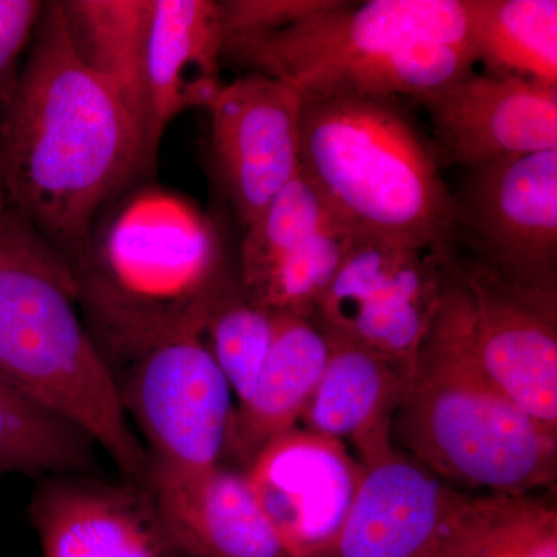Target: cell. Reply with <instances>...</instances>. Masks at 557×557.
Here are the masks:
<instances>
[{
    "mask_svg": "<svg viewBox=\"0 0 557 557\" xmlns=\"http://www.w3.org/2000/svg\"><path fill=\"white\" fill-rule=\"evenodd\" d=\"M149 172L137 121L76 58L60 2H46L0 102V185L11 207L73 277L102 211Z\"/></svg>",
    "mask_w": 557,
    "mask_h": 557,
    "instance_id": "cell-1",
    "label": "cell"
},
{
    "mask_svg": "<svg viewBox=\"0 0 557 557\" xmlns=\"http://www.w3.org/2000/svg\"><path fill=\"white\" fill-rule=\"evenodd\" d=\"M73 282L109 364L132 366L166 341L203 332L234 277L199 205L135 183L102 211Z\"/></svg>",
    "mask_w": 557,
    "mask_h": 557,
    "instance_id": "cell-2",
    "label": "cell"
},
{
    "mask_svg": "<svg viewBox=\"0 0 557 557\" xmlns=\"http://www.w3.org/2000/svg\"><path fill=\"white\" fill-rule=\"evenodd\" d=\"M222 61L281 81L302 100L423 102L478 67L463 0H325L284 27L226 40Z\"/></svg>",
    "mask_w": 557,
    "mask_h": 557,
    "instance_id": "cell-3",
    "label": "cell"
},
{
    "mask_svg": "<svg viewBox=\"0 0 557 557\" xmlns=\"http://www.w3.org/2000/svg\"><path fill=\"white\" fill-rule=\"evenodd\" d=\"M300 170L358 233L454 262V196L398 100H302Z\"/></svg>",
    "mask_w": 557,
    "mask_h": 557,
    "instance_id": "cell-4",
    "label": "cell"
},
{
    "mask_svg": "<svg viewBox=\"0 0 557 557\" xmlns=\"http://www.w3.org/2000/svg\"><path fill=\"white\" fill-rule=\"evenodd\" d=\"M75 304L72 274L49 249L0 259V376L104 449L131 483L146 486L149 453Z\"/></svg>",
    "mask_w": 557,
    "mask_h": 557,
    "instance_id": "cell-5",
    "label": "cell"
},
{
    "mask_svg": "<svg viewBox=\"0 0 557 557\" xmlns=\"http://www.w3.org/2000/svg\"><path fill=\"white\" fill-rule=\"evenodd\" d=\"M397 410L406 445L438 478L505 496L555 478L556 432L480 380L431 333Z\"/></svg>",
    "mask_w": 557,
    "mask_h": 557,
    "instance_id": "cell-6",
    "label": "cell"
},
{
    "mask_svg": "<svg viewBox=\"0 0 557 557\" xmlns=\"http://www.w3.org/2000/svg\"><path fill=\"white\" fill-rule=\"evenodd\" d=\"M556 292L450 270L429 333L548 431L557 429Z\"/></svg>",
    "mask_w": 557,
    "mask_h": 557,
    "instance_id": "cell-7",
    "label": "cell"
},
{
    "mask_svg": "<svg viewBox=\"0 0 557 557\" xmlns=\"http://www.w3.org/2000/svg\"><path fill=\"white\" fill-rule=\"evenodd\" d=\"M454 263L355 231L313 318L332 335L413 362Z\"/></svg>",
    "mask_w": 557,
    "mask_h": 557,
    "instance_id": "cell-8",
    "label": "cell"
},
{
    "mask_svg": "<svg viewBox=\"0 0 557 557\" xmlns=\"http://www.w3.org/2000/svg\"><path fill=\"white\" fill-rule=\"evenodd\" d=\"M454 196V234L482 267L522 287L556 292L557 149L469 170Z\"/></svg>",
    "mask_w": 557,
    "mask_h": 557,
    "instance_id": "cell-9",
    "label": "cell"
},
{
    "mask_svg": "<svg viewBox=\"0 0 557 557\" xmlns=\"http://www.w3.org/2000/svg\"><path fill=\"white\" fill-rule=\"evenodd\" d=\"M121 388L152 461L189 471L218 467L226 450L233 392L201 333L166 341L129 366Z\"/></svg>",
    "mask_w": 557,
    "mask_h": 557,
    "instance_id": "cell-10",
    "label": "cell"
},
{
    "mask_svg": "<svg viewBox=\"0 0 557 557\" xmlns=\"http://www.w3.org/2000/svg\"><path fill=\"white\" fill-rule=\"evenodd\" d=\"M207 110L212 164L245 230L300 170L302 97L281 81L245 73L223 84Z\"/></svg>",
    "mask_w": 557,
    "mask_h": 557,
    "instance_id": "cell-11",
    "label": "cell"
},
{
    "mask_svg": "<svg viewBox=\"0 0 557 557\" xmlns=\"http://www.w3.org/2000/svg\"><path fill=\"white\" fill-rule=\"evenodd\" d=\"M245 475L288 557L332 555L361 475L341 442L289 429Z\"/></svg>",
    "mask_w": 557,
    "mask_h": 557,
    "instance_id": "cell-12",
    "label": "cell"
},
{
    "mask_svg": "<svg viewBox=\"0 0 557 557\" xmlns=\"http://www.w3.org/2000/svg\"><path fill=\"white\" fill-rule=\"evenodd\" d=\"M420 104L437 153L468 170L557 149V87L475 70Z\"/></svg>",
    "mask_w": 557,
    "mask_h": 557,
    "instance_id": "cell-13",
    "label": "cell"
},
{
    "mask_svg": "<svg viewBox=\"0 0 557 557\" xmlns=\"http://www.w3.org/2000/svg\"><path fill=\"white\" fill-rule=\"evenodd\" d=\"M44 557H185L148 487L47 478L32 502Z\"/></svg>",
    "mask_w": 557,
    "mask_h": 557,
    "instance_id": "cell-14",
    "label": "cell"
},
{
    "mask_svg": "<svg viewBox=\"0 0 557 557\" xmlns=\"http://www.w3.org/2000/svg\"><path fill=\"white\" fill-rule=\"evenodd\" d=\"M146 487L185 557H288L245 472L220 465L189 471L150 460Z\"/></svg>",
    "mask_w": 557,
    "mask_h": 557,
    "instance_id": "cell-15",
    "label": "cell"
},
{
    "mask_svg": "<svg viewBox=\"0 0 557 557\" xmlns=\"http://www.w3.org/2000/svg\"><path fill=\"white\" fill-rule=\"evenodd\" d=\"M457 497L423 465L384 450L361 468L330 557H431Z\"/></svg>",
    "mask_w": 557,
    "mask_h": 557,
    "instance_id": "cell-16",
    "label": "cell"
},
{
    "mask_svg": "<svg viewBox=\"0 0 557 557\" xmlns=\"http://www.w3.org/2000/svg\"><path fill=\"white\" fill-rule=\"evenodd\" d=\"M222 27L214 0H152L146 51L145 152L149 171L172 121L208 109L222 89Z\"/></svg>",
    "mask_w": 557,
    "mask_h": 557,
    "instance_id": "cell-17",
    "label": "cell"
},
{
    "mask_svg": "<svg viewBox=\"0 0 557 557\" xmlns=\"http://www.w3.org/2000/svg\"><path fill=\"white\" fill-rule=\"evenodd\" d=\"M329 335V361L302 413L307 431L336 442L354 440L369 460L388 449L387 423L401 403L413 362Z\"/></svg>",
    "mask_w": 557,
    "mask_h": 557,
    "instance_id": "cell-18",
    "label": "cell"
},
{
    "mask_svg": "<svg viewBox=\"0 0 557 557\" xmlns=\"http://www.w3.org/2000/svg\"><path fill=\"white\" fill-rule=\"evenodd\" d=\"M330 350V335L317 319L277 314L258 386L234 409L226 450L249 463L267 443L293 429L317 391Z\"/></svg>",
    "mask_w": 557,
    "mask_h": 557,
    "instance_id": "cell-19",
    "label": "cell"
},
{
    "mask_svg": "<svg viewBox=\"0 0 557 557\" xmlns=\"http://www.w3.org/2000/svg\"><path fill=\"white\" fill-rule=\"evenodd\" d=\"M150 5L152 0L60 2L70 47L83 65L119 95L137 121L143 141Z\"/></svg>",
    "mask_w": 557,
    "mask_h": 557,
    "instance_id": "cell-20",
    "label": "cell"
},
{
    "mask_svg": "<svg viewBox=\"0 0 557 557\" xmlns=\"http://www.w3.org/2000/svg\"><path fill=\"white\" fill-rule=\"evenodd\" d=\"M463 9L483 72L557 87L556 0H463Z\"/></svg>",
    "mask_w": 557,
    "mask_h": 557,
    "instance_id": "cell-21",
    "label": "cell"
},
{
    "mask_svg": "<svg viewBox=\"0 0 557 557\" xmlns=\"http://www.w3.org/2000/svg\"><path fill=\"white\" fill-rule=\"evenodd\" d=\"M431 557H557L556 509L528 494H458Z\"/></svg>",
    "mask_w": 557,
    "mask_h": 557,
    "instance_id": "cell-22",
    "label": "cell"
},
{
    "mask_svg": "<svg viewBox=\"0 0 557 557\" xmlns=\"http://www.w3.org/2000/svg\"><path fill=\"white\" fill-rule=\"evenodd\" d=\"M91 465L83 432L0 376V474L78 475Z\"/></svg>",
    "mask_w": 557,
    "mask_h": 557,
    "instance_id": "cell-23",
    "label": "cell"
},
{
    "mask_svg": "<svg viewBox=\"0 0 557 557\" xmlns=\"http://www.w3.org/2000/svg\"><path fill=\"white\" fill-rule=\"evenodd\" d=\"M276 327L277 313L249 298L239 277L212 307L201 336L237 406L245 405L258 386Z\"/></svg>",
    "mask_w": 557,
    "mask_h": 557,
    "instance_id": "cell-24",
    "label": "cell"
},
{
    "mask_svg": "<svg viewBox=\"0 0 557 557\" xmlns=\"http://www.w3.org/2000/svg\"><path fill=\"white\" fill-rule=\"evenodd\" d=\"M354 233V228L333 215L244 292L273 313L313 318L338 273Z\"/></svg>",
    "mask_w": 557,
    "mask_h": 557,
    "instance_id": "cell-25",
    "label": "cell"
},
{
    "mask_svg": "<svg viewBox=\"0 0 557 557\" xmlns=\"http://www.w3.org/2000/svg\"><path fill=\"white\" fill-rule=\"evenodd\" d=\"M317 186L299 170L244 230L239 282L249 288L333 218Z\"/></svg>",
    "mask_w": 557,
    "mask_h": 557,
    "instance_id": "cell-26",
    "label": "cell"
},
{
    "mask_svg": "<svg viewBox=\"0 0 557 557\" xmlns=\"http://www.w3.org/2000/svg\"><path fill=\"white\" fill-rule=\"evenodd\" d=\"M46 2L0 0V102L16 84L22 51L32 42Z\"/></svg>",
    "mask_w": 557,
    "mask_h": 557,
    "instance_id": "cell-27",
    "label": "cell"
},
{
    "mask_svg": "<svg viewBox=\"0 0 557 557\" xmlns=\"http://www.w3.org/2000/svg\"><path fill=\"white\" fill-rule=\"evenodd\" d=\"M39 248L47 247L27 222L14 211L0 185V259L13 252Z\"/></svg>",
    "mask_w": 557,
    "mask_h": 557,
    "instance_id": "cell-28",
    "label": "cell"
}]
</instances>
